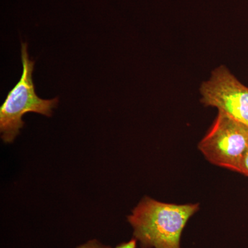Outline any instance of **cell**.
<instances>
[{
  "label": "cell",
  "instance_id": "cell-2",
  "mask_svg": "<svg viewBox=\"0 0 248 248\" xmlns=\"http://www.w3.org/2000/svg\"><path fill=\"white\" fill-rule=\"evenodd\" d=\"M27 43L21 46L22 74L16 86L7 94L0 108V133L1 140L11 143L24 127L22 117L27 112H35L51 117L53 110L58 105V98L43 99L35 92L32 81L35 62L31 60L28 53Z\"/></svg>",
  "mask_w": 248,
  "mask_h": 248
},
{
  "label": "cell",
  "instance_id": "cell-5",
  "mask_svg": "<svg viewBox=\"0 0 248 248\" xmlns=\"http://www.w3.org/2000/svg\"><path fill=\"white\" fill-rule=\"evenodd\" d=\"M138 241L133 238L128 242H124L118 245L114 248H136ZM77 248H112L110 246H104L101 244L97 240L93 239L88 241L86 244L81 245Z\"/></svg>",
  "mask_w": 248,
  "mask_h": 248
},
{
  "label": "cell",
  "instance_id": "cell-6",
  "mask_svg": "<svg viewBox=\"0 0 248 248\" xmlns=\"http://www.w3.org/2000/svg\"><path fill=\"white\" fill-rule=\"evenodd\" d=\"M240 173L248 177V150L245 155L242 163H241Z\"/></svg>",
  "mask_w": 248,
  "mask_h": 248
},
{
  "label": "cell",
  "instance_id": "cell-1",
  "mask_svg": "<svg viewBox=\"0 0 248 248\" xmlns=\"http://www.w3.org/2000/svg\"><path fill=\"white\" fill-rule=\"evenodd\" d=\"M199 208V203H164L146 196L127 218L141 248H181L183 231Z\"/></svg>",
  "mask_w": 248,
  "mask_h": 248
},
{
  "label": "cell",
  "instance_id": "cell-4",
  "mask_svg": "<svg viewBox=\"0 0 248 248\" xmlns=\"http://www.w3.org/2000/svg\"><path fill=\"white\" fill-rule=\"evenodd\" d=\"M201 102L248 126V87L225 66L212 72L200 87Z\"/></svg>",
  "mask_w": 248,
  "mask_h": 248
},
{
  "label": "cell",
  "instance_id": "cell-3",
  "mask_svg": "<svg viewBox=\"0 0 248 248\" xmlns=\"http://www.w3.org/2000/svg\"><path fill=\"white\" fill-rule=\"evenodd\" d=\"M198 148L212 164L240 173L248 150V126L218 111Z\"/></svg>",
  "mask_w": 248,
  "mask_h": 248
}]
</instances>
